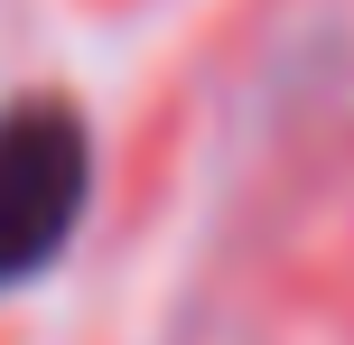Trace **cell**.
I'll return each mask as SVG.
<instances>
[{"label": "cell", "instance_id": "obj_1", "mask_svg": "<svg viewBox=\"0 0 354 345\" xmlns=\"http://www.w3.org/2000/svg\"><path fill=\"white\" fill-rule=\"evenodd\" d=\"M93 196V131L75 103L28 93L0 112V299L56 271Z\"/></svg>", "mask_w": 354, "mask_h": 345}]
</instances>
